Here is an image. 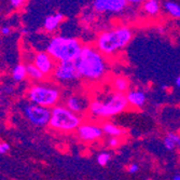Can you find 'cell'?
<instances>
[{"label":"cell","instance_id":"obj_26","mask_svg":"<svg viewBox=\"0 0 180 180\" xmlns=\"http://www.w3.org/2000/svg\"><path fill=\"white\" fill-rule=\"evenodd\" d=\"M24 0H11V5L14 6V7H17V6L22 5V2H23Z\"/></svg>","mask_w":180,"mask_h":180},{"label":"cell","instance_id":"obj_23","mask_svg":"<svg viewBox=\"0 0 180 180\" xmlns=\"http://www.w3.org/2000/svg\"><path fill=\"white\" fill-rule=\"evenodd\" d=\"M107 144H108V146L111 147V148H116V147H118L119 144H120V139H119L118 137H109Z\"/></svg>","mask_w":180,"mask_h":180},{"label":"cell","instance_id":"obj_22","mask_svg":"<svg viewBox=\"0 0 180 180\" xmlns=\"http://www.w3.org/2000/svg\"><path fill=\"white\" fill-rule=\"evenodd\" d=\"M163 144H164V147L167 149V150L171 151L174 150V149L177 147V145H176V142L174 141V139L171 138V136H169L168 134L166 135V136L164 137V139H163Z\"/></svg>","mask_w":180,"mask_h":180},{"label":"cell","instance_id":"obj_14","mask_svg":"<svg viewBox=\"0 0 180 180\" xmlns=\"http://www.w3.org/2000/svg\"><path fill=\"white\" fill-rule=\"evenodd\" d=\"M101 128H103L104 134L108 135L109 137H121L126 133L124 128L120 127L111 122H104L101 124Z\"/></svg>","mask_w":180,"mask_h":180},{"label":"cell","instance_id":"obj_18","mask_svg":"<svg viewBox=\"0 0 180 180\" xmlns=\"http://www.w3.org/2000/svg\"><path fill=\"white\" fill-rule=\"evenodd\" d=\"M26 75H27V69L23 65H17L12 71V75L15 81H22L26 77Z\"/></svg>","mask_w":180,"mask_h":180},{"label":"cell","instance_id":"obj_16","mask_svg":"<svg viewBox=\"0 0 180 180\" xmlns=\"http://www.w3.org/2000/svg\"><path fill=\"white\" fill-rule=\"evenodd\" d=\"M63 18H64V15L62 13H56L54 15L48 16L46 18V21H44V28L48 31H53V30L57 28V26L62 22Z\"/></svg>","mask_w":180,"mask_h":180},{"label":"cell","instance_id":"obj_25","mask_svg":"<svg viewBox=\"0 0 180 180\" xmlns=\"http://www.w3.org/2000/svg\"><path fill=\"white\" fill-rule=\"evenodd\" d=\"M10 149V146L8 144H0V154H3Z\"/></svg>","mask_w":180,"mask_h":180},{"label":"cell","instance_id":"obj_29","mask_svg":"<svg viewBox=\"0 0 180 180\" xmlns=\"http://www.w3.org/2000/svg\"><path fill=\"white\" fill-rule=\"evenodd\" d=\"M142 0H126V2H130V3H139L141 2Z\"/></svg>","mask_w":180,"mask_h":180},{"label":"cell","instance_id":"obj_21","mask_svg":"<svg viewBox=\"0 0 180 180\" xmlns=\"http://www.w3.org/2000/svg\"><path fill=\"white\" fill-rule=\"evenodd\" d=\"M110 160H111V155L108 152H101L96 157V161L101 166H106L109 163Z\"/></svg>","mask_w":180,"mask_h":180},{"label":"cell","instance_id":"obj_4","mask_svg":"<svg viewBox=\"0 0 180 180\" xmlns=\"http://www.w3.org/2000/svg\"><path fill=\"white\" fill-rule=\"evenodd\" d=\"M132 30L126 27L105 31L98 37L96 49L103 55H112L125 48L132 40Z\"/></svg>","mask_w":180,"mask_h":180},{"label":"cell","instance_id":"obj_7","mask_svg":"<svg viewBox=\"0 0 180 180\" xmlns=\"http://www.w3.org/2000/svg\"><path fill=\"white\" fill-rule=\"evenodd\" d=\"M26 118L36 126L49 125L51 120V110L46 107L39 105H28L24 109Z\"/></svg>","mask_w":180,"mask_h":180},{"label":"cell","instance_id":"obj_19","mask_svg":"<svg viewBox=\"0 0 180 180\" xmlns=\"http://www.w3.org/2000/svg\"><path fill=\"white\" fill-rule=\"evenodd\" d=\"M26 69H27V75L34 80H41L44 75L34 64L27 65V66H26Z\"/></svg>","mask_w":180,"mask_h":180},{"label":"cell","instance_id":"obj_9","mask_svg":"<svg viewBox=\"0 0 180 180\" xmlns=\"http://www.w3.org/2000/svg\"><path fill=\"white\" fill-rule=\"evenodd\" d=\"M54 77L59 81H73L80 78L75 62L58 63L54 69Z\"/></svg>","mask_w":180,"mask_h":180},{"label":"cell","instance_id":"obj_8","mask_svg":"<svg viewBox=\"0 0 180 180\" xmlns=\"http://www.w3.org/2000/svg\"><path fill=\"white\" fill-rule=\"evenodd\" d=\"M104 135L101 125L96 123H82L77 130V136L83 142H94L101 139Z\"/></svg>","mask_w":180,"mask_h":180},{"label":"cell","instance_id":"obj_5","mask_svg":"<svg viewBox=\"0 0 180 180\" xmlns=\"http://www.w3.org/2000/svg\"><path fill=\"white\" fill-rule=\"evenodd\" d=\"M82 124V118L64 106H55L51 109L50 127L64 133L77 132Z\"/></svg>","mask_w":180,"mask_h":180},{"label":"cell","instance_id":"obj_1","mask_svg":"<svg viewBox=\"0 0 180 180\" xmlns=\"http://www.w3.org/2000/svg\"><path fill=\"white\" fill-rule=\"evenodd\" d=\"M80 78L89 81H98L107 72V62L96 48L83 46L79 57L75 61Z\"/></svg>","mask_w":180,"mask_h":180},{"label":"cell","instance_id":"obj_12","mask_svg":"<svg viewBox=\"0 0 180 180\" xmlns=\"http://www.w3.org/2000/svg\"><path fill=\"white\" fill-rule=\"evenodd\" d=\"M125 95L130 107L139 109L146 105L147 95L141 90H130Z\"/></svg>","mask_w":180,"mask_h":180},{"label":"cell","instance_id":"obj_15","mask_svg":"<svg viewBox=\"0 0 180 180\" xmlns=\"http://www.w3.org/2000/svg\"><path fill=\"white\" fill-rule=\"evenodd\" d=\"M112 89L116 93L126 94L130 91V82L125 77L119 75V77L114 78L113 81H112Z\"/></svg>","mask_w":180,"mask_h":180},{"label":"cell","instance_id":"obj_27","mask_svg":"<svg viewBox=\"0 0 180 180\" xmlns=\"http://www.w3.org/2000/svg\"><path fill=\"white\" fill-rule=\"evenodd\" d=\"M10 31H11V29H10L9 27H2L1 28V32H2L3 35H9Z\"/></svg>","mask_w":180,"mask_h":180},{"label":"cell","instance_id":"obj_13","mask_svg":"<svg viewBox=\"0 0 180 180\" xmlns=\"http://www.w3.org/2000/svg\"><path fill=\"white\" fill-rule=\"evenodd\" d=\"M90 103H87L86 99H84L81 96H70L67 98L66 101V107L73 113L81 114L84 112V110L89 109Z\"/></svg>","mask_w":180,"mask_h":180},{"label":"cell","instance_id":"obj_10","mask_svg":"<svg viewBox=\"0 0 180 180\" xmlns=\"http://www.w3.org/2000/svg\"><path fill=\"white\" fill-rule=\"evenodd\" d=\"M126 6V0H95L94 9L98 12H112L118 13Z\"/></svg>","mask_w":180,"mask_h":180},{"label":"cell","instance_id":"obj_3","mask_svg":"<svg viewBox=\"0 0 180 180\" xmlns=\"http://www.w3.org/2000/svg\"><path fill=\"white\" fill-rule=\"evenodd\" d=\"M82 48L83 46L78 39L58 36L49 42L46 53L59 63L75 62L79 57Z\"/></svg>","mask_w":180,"mask_h":180},{"label":"cell","instance_id":"obj_20","mask_svg":"<svg viewBox=\"0 0 180 180\" xmlns=\"http://www.w3.org/2000/svg\"><path fill=\"white\" fill-rule=\"evenodd\" d=\"M165 9L171 15H173L174 17L180 18V6L177 5L175 2H171V1H168V2L165 3Z\"/></svg>","mask_w":180,"mask_h":180},{"label":"cell","instance_id":"obj_6","mask_svg":"<svg viewBox=\"0 0 180 180\" xmlns=\"http://www.w3.org/2000/svg\"><path fill=\"white\" fill-rule=\"evenodd\" d=\"M28 97L35 105L42 107H55L59 101L61 94L57 89L46 85H34L28 92Z\"/></svg>","mask_w":180,"mask_h":180},{"label":"cell","instance_id":"obj_24","mask_svg":"<svg viewBox=\"0 0 180 180\" xmlns=\"http://www.w3.org/2000/svg\"><path fill=\"white\" fill-rule=\"evenodd\" d=\"M138 171H139V166H138L137 164H135V163H132V164L128 165L127 171H128L130 174H136Z\"/></svg>","mask_w":180,"mask_h":180},{"label":"cell","instance_id":"obj_31","mask_svg":"<svg viewBox=\"0 0 180 180\" xmlns=\"http://www.w3.org/2000/svg\"><path fill=\"white\" fill-rule=\"evenodd\" d=\"M177 147H179V148H180V141H179V144H178V146Z\"/></svg>","mask_w":180,"mask_h":180},{"label":"cell","instance_id":"obj_2","mask_svg":"<svg viewBox=\"0 0 180 180\" xmlns=\"http://www.w3.org/2000/svg\"><path fill=\"white\" fill-rule=\"evenodd\" d=\"M130 107L125 94L113 92L105 101L94 99L90 101L87 111L98 119H108L126 111Z\"/></svg>","mask_w":180,"mask_h":180},{"label":"cell","instance_id":"obj_30","mask_svg":"<svg viewBox=\"0 0 180 180\" xmlns=\"http://www.w3.org/2000/svg\"><path fill=\"white\" fill-rule=\"evenodd\" d=\"M171 180H180V174H176V175H174V177Z\"/></svg>","mask_w":180,"mask_h":180},{"label":"cell","instance_id":"obj_17","mask_svg":"<svg viewBox=\"0 0 180 180\" xmlns=\"http://www.w3.org/2000/svg\"><path fill=\"white\" fill-rule=\"evenodd\" d=\"M145 10L147 13H149L150 15H154L159 12L160 10V5L157 2V0H147L144 6Z\"/></svg>","mask_w":180,"mask_h":180},{"label":"cell","instance_id":"obj_28","mask_svg":"<svg viewBox=\"0 0 180 180\" xmlns=\"http://www.w3.org/2000/svg\"><path fill=\"white\" fill-rule=\"evenodd\" d=\"M175 83H176V86H177V87H179V89H180V75H179V77H177V78H176V81H175Z\"/></svg>","mask_w":180,"mask_h":180},{"label":"cell","instance_id":"obj_11","mask_svg":"<svg viewBox=\"0 0 180 180\" xmlns=\"http://www.w3.org/2000/svg\"><path fill=\"white\" fill-rule=\"evenodd\" d=\"M34 65L41 71L43 75H49L55 69L53 58L46 52H40L35 57Z\"/></svg>","mask_w":180,"mask_h":180}]
</instances>
